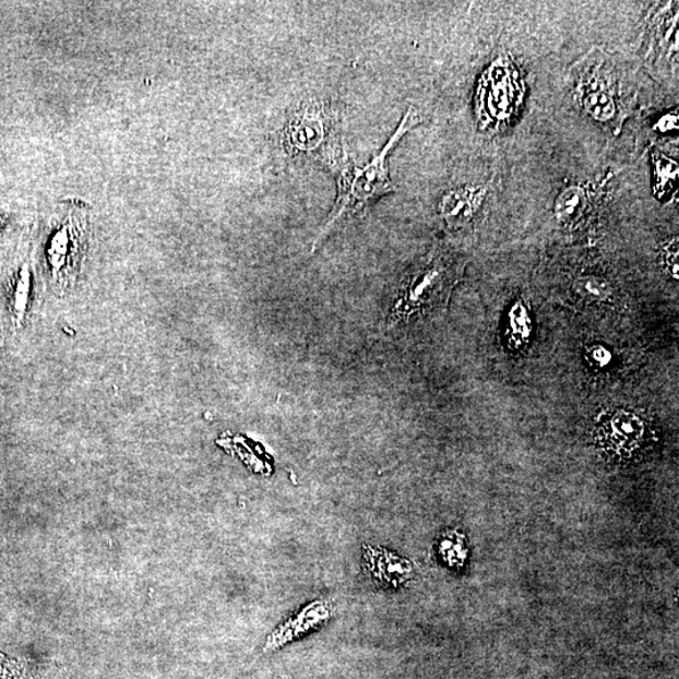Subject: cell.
I'll return each instance as SVG.
<instances>
[{"instance_id": "obj_1", "label": "cell", "mask_w": 679, "mask_h": 679, "mask_svg": "<svg viewBox=\"0 0 679 679\" xmlns=\"http://www.w3.org/2000/svg\"><path fill=\"white\" fill-rule=\"evenodd\" d=\"M574 103L595 123L618 135L633 111V90L615 57L592 48L570 71Z\"/></svg>"}, {"instance_id": "obj_2", "label": "cell", "mask_w": 679, "mask_h": 679, "mask_svg": "<svg viewBox=\"0 0 679 679\" xmlns=\"http://www.w3.org/2000/svg\"><path fill=\"white\" fill-rule=\"evenodd\" d=\"M419 121L417 111L410 107L404 114L400 127L389 139L383 151L374 159L366 167H355L349 160L335 174L338 189L336 203L324 226L314 237L312 251L318 250L336 228L344 223L362 217L380 198L394 192L395 188L389 178L388 157L401 140L418 126Z\"/></svg>"}, {"instance_id": "obj_3", "label": "cell", "mask_w": 679, "mask_h": 679, "mask_svg": "<svg viewBox=\"0 0 679 679\" xmlns=\"http://www.w3.org/2000/svg\"><path fill=\"white\" fill-rule=\"evenodd\" d=\"M286 152L312 160L336 174L349 162L336 106L319 98L306 99L289 116L281 132Z\"/></svg>"}, {"instance_id": "obj_4", "label": "cell", "mask_w": 679, "mask_h": 679, "mask_svg": "<svg viewBox=\"0 0 679 679\" xmlns=\"http://www.w3.org/2000/svg\"><path fill=\"white\" fill-rule=\"evenodd\" d=\"M45 245V267L55 293L76 286L91 235L90 209L78 199L57 205Z\"/></svg>"}, {"instance_id": "obj_5", "label": "cell", "mask_w": 679, "mask_h": 679, "mask_svg": "<svg viewBox=\"0 0 679 679\" xmlns=\"http://www.w3.org/2000/svg\"><path fill=\"white\" fill-rule=\"evenodd\" d=\"M462 269L457 254L442 248L430 252L404 277L391 321H407L416 314L443 308L457 284Z\"/></svg>"}, {"instance_id": "obj_6", "label": "cell", "mask_w": 679, "mask_h": 679, "mask_svg": "<svg viewBox=\"0 0 679 679\" xmlns=\"http://www.w3.org/2000/svg\"><path fill=\"white\" fill-rule=\"evenodd\" d=\"M525 80L509 56L497 58L481 74L476 91V118L485 131L510 126L525 102Z\"/></svg>"}, {"instance_id": "obj_7", "label": "cell", "mask_w": 679, "mask_h": 679, "mask_svg": "<svg viewBox=\"0 0 679 679\" xmlns=\"http://www.w3.org/2000/svg\"><path fill=\"white\" fill-rule=\"evenodd\" d=\"M601 444L604 449L619 457H632L647 438V425L636 414L617 410L601 426Z\"/></svg>"}, {"instance_id": "obj_8", "label": "cell", "mask_w": 679, "mask_h": 679, "mask_svg": "<svg viewBox=\"0 0 679 679\" xmlns=\"http://www.w3.org/2000/svg\"><path fill=\"white\" fill-rule=\"evenodd\" d=\"M334 606L330 600L319 599L306 606L286 622L278 626L264 643V652L271 653L285 647L297 638L310 633L313 629L329 622L333 617Z\"/></svg>"}, {"instance_id": "obj_9", "label": "cell", "mask_w": 679, "mask_h": 679, "mask_svg": "<svg viewBox=\"0 0 679 679\" xmlns=\"http://www.w3.org/2000/svg\"><path fill=\"white\" fill-rule=\"evenodd\" d=\"M362 558L369 575L382 585L402 586L414 576L413 562L391 551L364 545Z\"/></svg>"}, {"instance_id": "obj_10", "label": "cell", "mask_w": 679, "mask_h": 679, "mask_svg": "<svg viewBox=\"0 0 679 679\" xmlns=\"http://www.w3.org/2000/svg\"><path fill=\"white\" fill-rule=\"evenodd\" d=\"M487 190L483 187H460L449 190L439 202L438 211L445 225L461 228L468 225L484 205Z\"/></svg>"}, {"instance_id": "obj_11", "label": "cell", "mask_w": 679, "mask_h": 679, "mask_svg": "<svg viewBox=\"0 0 679 679\" xmlns=\"http://www.w3.org/2000/svg\"><path fill=\"white\" fill-rule=\"evenodd\" d=\"M593 203V192L583 184L569 186L562 189L553 203L555 218L564 227H574L581 222Z\"/></svg>"}, {"instance_id": "obj_12", "label": "cell", "mask_w": 679, "mask_h": 679, "mask_svg": "<svg viewBox=\"0 0 679 679\" xmlns=\"http://www.w3.org/2000/svg\"><path fill=\"white\" fill-rule=\"evenodd\" d=\"M533 334V320L523 301H517L509 312V342L513 350H521Z\"/></svg>"}, {"instance_id": "obj_13", "label": "cell", "mask_w": 679, "mask_h": 679, "mask_svg": "<svg viewBox=\"0 0 679 679\" xmlns=\"http://www.w3.org/2000/svg\"><path fill=\"white\" fill-rule=\"evenodd\" d=\"M654 188L657 198L667 195L677 183L679 177L678 163L659 152L652 153Z\"/></svg>"}, {"instance_id": "obj_14", "label": "cell", "mask_w": 679, "mask_h": 679, "mask_svg": "<svg viewBox=\"0 0 679 679\" xmlns=\"http://www.w3.org/2000/svg\"><path fill=\"white\" fill-rule=\"evenodd\" d=\"M574 291L583 300L592 302H608L615 289L607 278L598 275H582L574 281Z\"/></svg>"}, {"instance_id": "obj_15", "label": "cell", "mask_w": 679, "mask_h": 679, "mask_svg": "<svg viewBox=\"0 0 679 679\" xmlns=\"http://www.w3.org/2000/svg\"><path fill=\"white\" fill-rule=\"evenodd\" d=\"M439 557L451 568H460L467 558L465 537L455 532L442 535L438 543Z\"/></svg>"}, {"instance_id": "obj_16", "label": "cell", "mask_w": 679, "mask_h": 679, "mask_svg": "<svg viewBox=\"0 0 679 679\" xmlns=\"http://www.w3.org/2000/svg\"><path fill=\"white\" fill-rule=\"evenodd\" d=\"M29 272L26 267L22 270L19 281H16L13 295V313L16 321L23 320L24 313H26L29 298Z\"/></svg>"}, {"instance_id": "obj_17", "label": "cell", "mask_w": 679, "mask_h": 679, "mask_svg": "<svg viewBox=\"0 0 679 679\" xmlns=\"http://www.w3.org/2000/svg\"><path fill=\"white\" fill-rule=\"evenodd\" d=\"M665 266L670 276L678 279V238H672L664 248Z\"/></svg>"}, {"instance_id": "obj_18", "label": "cell", "mask_w": 679, "mask_h": 679, "mask_svg": "<svg viewBox=\"0 0 679 679\" xmlns=\"http://www.w3.org/2000/svg\"><path fill=\"white\" fill-rule=\"evenodd\" d=\"M678 130V111H670L657 120L654 123V131L659 132V134H669V132H674Z\"/></svg>"}, {"instance_id": "obj_19", "label": "cell", "mask_w": 679, "mask_h": 679, "mask_svg": "<svg viewBox=\"0 0 679 679\" xmlns=\"http://www.w3.org/2000/svg\"><path fill=\"white\" fill-rule=\"evenodd\" d=\"M591 361L594 366L604 368L609 366L611 361V354L603 346H593L587 350Z\"/></svg>"}]
</instances>
